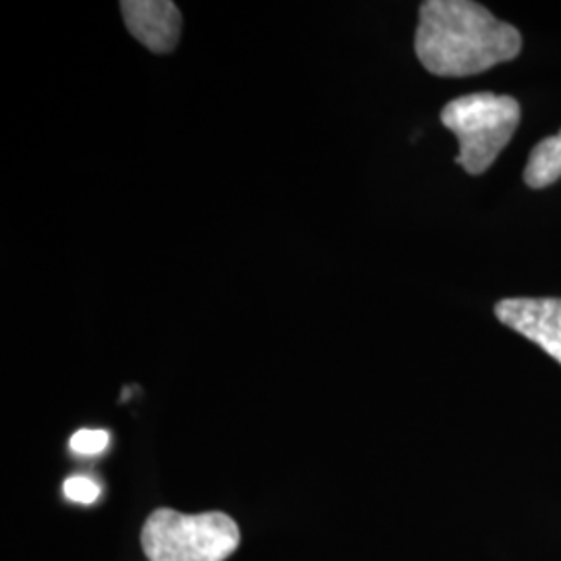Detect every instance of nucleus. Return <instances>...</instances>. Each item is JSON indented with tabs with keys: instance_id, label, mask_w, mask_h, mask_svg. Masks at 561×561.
Here are the masks:
<instances>
[{
	"instance_id": "obj_5",
	"label": "nucleus",
	"mask_w": 561,
	"mask_h": 561,
	"mask_svg": "<svg viewBox=\"0 0 561 561\" xmlns=\"http://www.w3.org/2000/svg\"><path fill=\"white\" fill-rule=\"evenodd\" d=\"M121 15L129 34L157 55H167L178 48L181 38L180 9L169 0H125Z\"/></svg>"
},
{
	"instance_id": "obj_3",
	"label": "nucleus",
	"mask_w": 561,
	"mask_h": 561,
	"mask_svg": "<svg viewBox=\"0 0 561 561\" xmlns=\"http://www.w3.org/2000/svg\"><path fill=\"white\" fill-rule=\"evenodd\" d=\"M442 123L460 141L456 162L468 175H482L516 134L520 104L505 94L477 92L447 102Z\"/></svg>"
},
{
	"instance_id": "obj_7",
	"label": "nucleus",
	"mask_w": 561,
	"mask_h": 561,
	"mask_svg": "<svg viewBox=\"0 0 561 561\" xmlns=\"http://www.w3.org/2000/svg\"><path fill=\"white\" fill-rule=\"evenodd\" d=\"M62 493L69 502L80 503V505H92L101 497V484L90 479V477H69L62 482Z\"/></svg>"
},
{
	"instance_id": "obj_8",
	"label": "nucleus",
	"mask_w": 561,
	"mask_h": 561,
	"mask_svg": "<svg viewBox=\"0 0 561 561\" xmlns=\"http://www.w3.org/2000/svg\"><path fill=\"white\" fill-rule=\"evenodd\" d=\"M111 443V435L102 428H81L71 437V451L78 456H99Z\"/></svg>"
},
{
	"instance_id": "obj_6",
	"label": "nucleus",
	"mask_w": 561,
	"mask_h": 561,
	"mask_svg": "<svg viewBox=\"0 0 561 561\" xmlns=\"http://www.w3.org/2000/svg\"><path fill=\"white\" fill-rule=\"evenodd\" d=\"M561 178V131L539 141L524 169V181L533 190L549 187Z\"/></svg>"
},
{
	"instance_id": "obj_2",
	"label": "nucleus",
	"mask_w": 561,
	"mask_h": 561,
	"mask_svg": "<svg viewBox=\"0 0 561 561\" xmlns=\"http://www.w3.org/2000/svg\"><path fill=\"white\" fill-rule=\"evenodd\" d=\"M141 549L150 561H225L240 547V526L222 512L181 514L154 510L141 526Z\"/></svg>"
},
{
	"instance_id": "obj_4",
	"label": "nucleus",
	"mask_w": 561,
	"mask_h": 561,
	"mask_svg": "<svg viewBox=\"0 0 561 561\" xmlns=\"http://www.w3.org/2000/svg\"><path fill=\"white\" fill-rule=\"evenodd\" d=\"M495 317L561 364V298H507Z\"/></svg>"
},
{
	"instance_id": "obj_1",
	"label": "nucleus",
	"mask_w": 561,
	"mask_h": 561,
	"mask_svg": "<svg viewBox=\"0 0 561 561\" xmlns=\"http://www.w3.org/2000/svg\"><path fill=\"white\" fill-rule=\"evenodd\" d=\"M414 50L422 67L439 78H468L520 55V32L472 0L421 4Z\"/></svg>"
}]
</instances>
